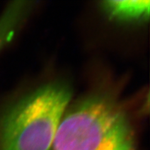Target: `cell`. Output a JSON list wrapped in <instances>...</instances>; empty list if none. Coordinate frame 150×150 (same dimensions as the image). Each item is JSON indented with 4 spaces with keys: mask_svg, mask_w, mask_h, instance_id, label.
<instances>
[{
    "mask_svg": "<svg viewBox=\"0 0 150 150\" xmlns=\"http://www.w3.org/2000/svg\"><path fill=\"white\" fill-rule=\"evenodd\" d=\"M71 96L50 83L0 111V150H51Z\"/></svg>",
    "mask_w": 150,
    "mask_h": 150,
    "instance_id": "obj_1",
    "label": "cell"
},
{
    "mask_svg": "<svg viewBox=\"0 0 150 150\" xmlns=\"http://www.w3.org/2000/svg\"><path fill=\"white\" fill-rule=\"evenodd\" d=\"M52 150H135L124 111L111 98L83 101L61 121Z\"/></svg>",
    "mask_w": 150,
    "mask_h": 150,
    "instance_id": "obj_2",
    "label": "cell"
},
{
    "mask_svg": "<svg viewBox=\"0 0 150 150\" xmlns=\"http://www.w3.org/2000/svg\"><path fill=\"white\" fill-rule=\"evenodd\" d=\"M27 5L25 2L11 3L0 16V52L15 37L25 17Z\"/></svg>",
    "mask_w": 150,
    "mask_h": 150,
    "instance_id": "obj_3",
    "label": "cell"
},
{
    "mask_svg": "<svg viewBox=\"0 0 150 150\" xmlns=\"http://www.w3.org/2000/svg\"><path fill=\"white\" fill-rule=\"evenodd\" d=\"M103 6L111 18L118 20H139L149 15V1H106Z\"/></svg>",
    "mask_w": 150,
    "mask_h": 150,
    "instance_id": "obj_4",
    "label": "cell"
}]
</instances>
